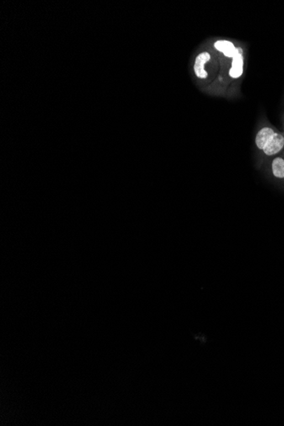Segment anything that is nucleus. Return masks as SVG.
I'll list each match as a JSON object with an SVG mask.
<instances>
[{"label":"nucleus","mask_w":284,"mask_h":426,"mask_svg":"<svg viewBox=\"0 0 284 426\" xmlns=\"http://www.w3.org/2000/svg\"><path fill=\"white\" fill-rule=\"evenodd\" d=\"M243 74V50L240 47L236 49L234 56L232 57V66L229 71L231 78L237 80Z\"/></svg>","instance_id":"f257e3e1"},{"label":"nucleus","mask_w":284,"mask_h":426,"mask_svg":"<svg viewBox=\"0 0 284 426\" xmlns=\"http://www.w3.org/2000/svg\"><path fill=\"white\" fill-rule=\"evenodd\" d=\"M284 148V137L282 134L275 132L272 138L268 142L267 145L263 149V153L266 156H274L280 153Z\"/></svg>","instance_id":"f03ea898"},{"label":"nucleus","mask_w":284,"mask_h":426,"mask_svg":"<svg viewBox=\"0 0 284 426\" xmlns=\"http://www.w3.org/2000/svg\"><path fill=\"white\" fill-rule=\"evenodd\" d=\"M211 59V55L207 51L200 53L199 55L196 57L194 61V74L200 80H205L208 77V73L205 70V64L209 61Z\"/></svg>","instance_id":"7ed1b4c3"},{"label":"nucleus","mask_w":284,"mask_h":426,"mask_svg":"<svg viewBox=\"0 0 284 426\" xmlns=\"http://www.w3.org/2000/svg\"><path fill=\"white\" fill-rule=\"evenodd\" d=\"M274 134L275 131L270 127H264L260 129L255 136V145L257 148L263 151L265 146L267 145L268 142L270 141V139L272 138Z\"/></svg>","instance_id":"20e7f679"},{"label":"nucleus","mask_w":284,"mask_h":426,"mask_svg":"<svg viewBox=\"0 0 284 426\" xmlns=\"http://www.w3.org/2000/svg\"><path fill=\"white\" fill-rule=\"evenodd\" d=\"M214 47L219 52L222 53L228 58L233 57L237 49L234 44L228 40H218L214 44Z\"/></svg>","instance_id":"39448f33"},{"label":"nucleus","mask_w":284,"mask_h":426,"mask_svg":"<svg viewBox=\"0 0 284 426\" xmlns=\"http://www.w3.org/2000/svg\"><path fill=\"white\" fill-rule=\"evenodd\" d=\"M271 170L274 176L278 179H284V159L277 157L271 163Z\"/></svg>","instance_id":"423d86ee"}]
</instances>
